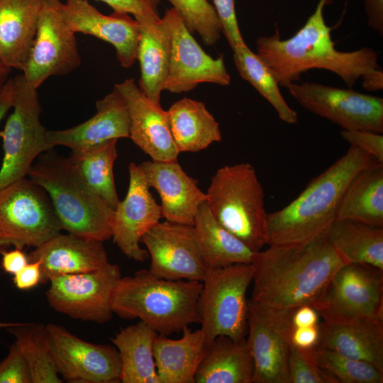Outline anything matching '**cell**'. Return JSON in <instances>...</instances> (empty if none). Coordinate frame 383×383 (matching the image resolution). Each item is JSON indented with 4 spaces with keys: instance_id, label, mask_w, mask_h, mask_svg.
<instances>
[{
    "instance_id": "cell-1",
    "label": "cell",
    "mask_w": 383,
    "mask_h": 383,
    "mask_svg": "<svg viewBox=\"0 0 383 383\" xmlns=\"http://www.w3.org/2000/svg\"><path fill=\"white\" fill-rule=\"evenodd\" d=\"M345 263L326 232L300 243L269 245L253 256L251 299L277 309L313 307Z\"/></svg>"
},
{
    "instance_id": "cell-2",
    "label": "cell",
    "mask_w": 383,
    "mask_h": 383,
    "mask_svg": "<svg viewBox=\"0 0 383 383\" xmlns=\"http://www.w3.org/2000/svg\"><path fill=\"white\" fill-rule=\"evenodd\" d=\"M327 0H319L314 12L292 37L282 40L279 30L256 40V54L270 68L279 86L286 88L298 82L311 69L333 72L350 88L367 71L379 67L377 52L365 47L343 52L338 50L331 38L323 9Z\"/></svg>"
},
{
    "instance_id": "cell-3",
    "label": "cell",
    "mask_w": 383,
    "mask_h": 383,
    "mask_svg": "<svg viewBox=\"0 0 383 383\" xmlns=\"http://www.w3.org/2000/svg\"><path fill=\"white\" fill-rule=\"evenodd\" d=\"M375 161L366 152L350 145L345 154L313 178L288 205L267 213V245L300 243L326 232L336 219L340 200L350 181Z\"/></svg>"
},
{
    "instance_id": "cell-4",
    "label": "cell",
    "mask_w": 383,
    "mask_h": 383,
    "mask_svg": "<svg viewBox=\"0 0 383 383\" xmlns=\"http://www.w3.org/2000/svg\"><path fill=\"white\" fill-rule=\"evenodd\" d=\"M201 289V282L169 280L141 270L119 279L111 308L121 318H139L158 334L168 336L200 323L198 301Z\"/></svg>"
},
{
    "instance_id": "cell-5",
    "label": "cell",
    "mask_w": 383,
    "mask_h": 383,
    "mask_svg": "<svg viewBox=\"0 0 383 383\" xmlns=\"http://www.w3.org/2000/svg\"><path fill=\"white\" fill-rule=\"evenodd\" d=\"M27 177L45 190L62 230L101 242L111 238L113 209L89 188L68 157L50 150L37 158Z\"/></svg>"
},
{
    "instance_id": "cell-6",
    "label": "cell",
    "mask_w": 383,
    "mask_h": 383,
    "mask_svg": "<svg viewBox=\"0 0 383 383\" xmlns=\"http://www.w3.org/2000/svg\"><path fill=\"white\" fill-rule=\"evenodd\" d=\"M206 194L211 213L229 233L253 252L267 245L264 190L251 164L219 168Z\"/></svg>"
},
{
    "instance_id": "cell-7",
    "label": "cell",
    "mask_w": 383,
    "mask_h": 383,
    "mask_svg": "<svg viewBox=\"0 0 383 383\" xmlns=\"http://www.w3.org/2000/svg\"><path fill=\"white\" fill-rule=\"evenodd\" d=\"M252 264L237 263L207 269L198 301L201 330L209 345L219 335L238 340L248 333V299Z\"/></svg>"
},
{
    "instance_id": "cell-8",
    "label": "cell",
    "mask_w": 383,
    "mask_h": 383,
    "mask_svg": "<svg viewBox=\"0 0 383 383\" xmlns=\"http://www.w3.org/2000/svg\"><path fill=\"white\" fill-rule=\"evenodd\" d=\"M13 111L0 132L4 151L0 189L26 177L37 158L53 149L48 140V130L40 121L42 108L38 89L23 74L13 77Z\"/></svg>"
},
{
    "instance_id": "cell-9",
    "label": "cell",
    "mask_w": 383,
    "mask_h": 383,
    "mask_svg": "<svg viewBox=\"0 0 383 383\" xmlns=\"http://www.w3.org/2000/svg\"><path fill=\"white\" fill-rule=\"evenodd\" d=\"M62 231L49 196L24 177L0 189V249L37 248Z\"/></svg>"
},
{
    "instance_id": "cell-10",
    "label": "cell",
    "mask_w": 383,
    "mask_h": 383,
    "mask_svg": "<svg viewBox=\"0 0 383 383\" xmlns=\"http://www.w3.org/2000/svg\"><path fill=\"white\" fill-rule=\"evenodd\" d=\"M313 308L323 320L383 322V270L345 263Z\"/></svg>"
},
{
    "instance_id": "cell-11",
    "label": "cell",
    "mask_w": 383,
    "mask_h": 383,
    "mask_svg": "<svg viewBox=\"0 0 383 383\" xmlns=\"http://www.w3.org/2000/svg\"><path fill=\"white\" fill-rule=\"evenodd\" d=\"M121 277L119 267L108 262L97 270L50 278L45 297L55 311L71 318L102 324L113 317L111 299Z\"/></svg>"
},
{
    "instance_id": "cell-12",
    "label": "cell",
    "mask_w": 383,
    "mask_h": 383,
    "mask_svg": "<svg viewBox=\"0 0 383 383\" xmlns=\"http://www.w3.org/2000/svg\"><path fill=\"white\" fill-rule=\"evenodd\" d=\"M305 109L343 130L383 133V99L322 84L294 82L286 87Z\"/></svg>"
},
{
    "instance_id": "cell-13",
    "label": "cell",
    "mask_w": 383,
    "mask_h": 383,
    "mask_svg": "<svg viewBox=\"0 0 383 383\" xmlns=\"http://www.w3.org/2000/svg\"><path fill=\"white\" fill-rule=\"evenodd\" d=\"M248 338L254 364L253 383H289L293 309L270 307L248 299Z\"/></svg>"
},
{
    "instance_id": "cell-14",
    "label": "cell",
    "mask_w": 383,
    "mask_h": 383,
    "mask_svg": "<svg viewBox=\"0 0 383 383\" xmlns=\"http://www.w3.org/2000/svg\"><path fill=\"white\" fill-rule=\"evenodd\" d=\"M62 4L60 0H43L35 39L22 70L36 89L52 76L72 72L82 62L75 33L62 16Z\"/></svg>"
},
{
    "instance_id": "cell-15",
    "label": "cell",
    "mask_w": 383,
    "mask_h": 383,
    "mask_svg": "<svg viewBox=\"0 0 383 383\" xmlns=\"http://www.w3.org/2000/svg\"><path fill=\"white\" fill-rule=\"evenodd\" d=\"M46 328L50 354L63 381L121 382V358L113 345L85 341L56 323H48Z\"/></svg>"
},
{
    "instance_id": "cell-16",
    "label": "cell",
    "mask_w": 383,
    "mask_h": 383,
    "mask_svg": "<svg viewBox=\"0 0 383 383\" xmlns=\"http://www.w3.org/2000/svg\"><path fill=\"white\" fill-rule=\"evenodd\" d=\"M172 38L171 56L163 91L181 94L202 83L227 86L231 76L223 56L213 58L196 42L174 8L166 10Z\"/></svg>"
},
{
    "instance_id": "cell-17",
    "label": "cell",
    "mask_w": 383,
    "mask_h": 383,
    "mask_svg": "<svg viewBox=\"0 0 383 383\" xmlns=\"http://www.w3.org/2000/svg\"><path fill=\"white\" fill-rule=\"evenodd\" d=\"M140 242L150 256L152 274L169 280L203 281L207 267L192 225L160 221Z\"/></svg>"
},
{
    "instance_id": "cell-18",
    "label": "cell",
    "mask_w": 383,
    "mask_h": 383,
    "mask_svg": "<svg viewBox=\"0 0 383 383\" xmlns=\"http://www.w3.org/2000/svg\"><path fill=\"white\" fill-rule=\"evenodd\" d=\"M129 184L126 197L113 209L111 238L128 258L144 262L149 257L141 248L142 237L162 218L160 205L150 192V187L138 165L128 166Z\"/></svg>"
},
{
    "instance_id": "cell-19",
    "label": "cell",
    "mask_w": 383,
    "mask_h": 383,
    "mask_svg": "<svg viewBox=\"0 0 383 383\" xmlns=\"http://www.w3.org/2000/svg\"><path fill=\"white\" fill-rule=\"evenodd\" d=\"M61 11L73 33L91 35L111 44L122 67L129 68L134 65L140 36V25L135 18L116 11L106 16L88 0H66L62 4Z\"/></svg>"
},
{
    "instance_id": "cell-20",
    "label": "cell",
    "mask_w": 383,
    "mask_h": 383,
    "mask_svg": "<svg viewBox=\"0 0 383 383\" xmlns=\"http://www.w3.org/2000/svg\"><path fill=\"white\" fill-rule=\"evenodd\" d=\"M115 87L123 97L130 116V138L155 161H177L179 154L172 138L167 111L127 79Z\"/></svg>"
},
{
    "instance_id": "cell-21",
    "label": "cell",
    "mask_w": 383,
    "mask_h": 383,
    "mask_svg": "<svg viewBox=\"0 0 383 383\" xmlns=\"http://www.w3.org/2000/svg\"><path fill=\"white\" fill-rule=\"evenodd\" d=\"M150 187L161 200L162 218L166 221L192 225L199 206L207 196L177 161L148 160L138 165Z\"/></svg>"
},
{
    "instance_id": "cell-22",
    "label": "cell",
    "mask_w": 383,
    "mask_h": 383,
    "mask_svg": "<svg viewBox=\"0 0 383 383\" xmlns=\"http://www.w3.org/2000/svg\"><path fill=\"white\" fill-rule=\"evenodd\" d=\"M96 112L87 121L70 128L48 131V142L54 148L72 151L92 148L110 140L130 138V116L126 101L114 87L96 104Z\"/></svg>"
},
{
    "instance_id": "cell-23",
    "label": "cell",
    "mask_w": 383,
    "mask_h": 383,
    "mask_svg": "<svg viewBox=\"0 0 383 383\" xmlns=\"http://www.w3.org/2000/svg\"><path fill=\"white\" fill-rule=\"evenodd\" d=\"M28 257L29 261H40V284L58 274L90 272L109 262L103 242L69 233L54 235L35 248Z\"/></svg>"
},
{
    "instance_id": "cell-24",
    "label": "cell",
    "mask_w": 383,
    "mask_h": 383,
    "mask_svg": "<svg viewBox=\"0 0 383 383\" xmlns=\"http://www.w3.org/2000/svg\"><path fill=\"white\" fill-rule=\"evenodd\" d=\"M317 347L365 361L383 372V322L324 319Z\"/></svg>"
},
{
    "instance_id": "cell-25",
    "label": "cell",
    "mask_w": 383,
    "mask_h": 383,
    "mask_svg": "<svg viewBox=\"0 0 383 383\" xmlns=\"http://www.w3.org/2000/svg\"><path fill=\"white\" fill-rule=\"evenodd\" d=\"M43 0H0V60L23 70L37 31Z\"/></svg>"
},
{
    "instance_id": "cell-26",
    "label": "cell",
    "mask_w": 383,
    "mask_h": 383,
    "mask_svg": "<svg viewBox=\"0 0 383 383\" xmlns=\"http://www.w3.org/2000/svg\"><path fill=\"white\" fill-rule=\"evenodd\" d=\"M140 36L137 60L140 63L138 87L152 101L160 103L171 56V30L167 18L137 20Z\"/></svg>"
},
{
    "instance_id": "cell-27",
    "label": "cell",
    "mask_w": 383,
    "mask_h": 383,
    "mask_svg": "<svg viewBox=\"0 0 383 383\" xmlns=\"http://www.w3.org/2000/svg\"><path fill=\"white\" fill-rule=\"evenodd\" d=\"M181 338L172 340L158 334L153 355L160 383H194L196 370L207 349L201 329L182 331Z\"/></svg>"
},
{
    "instance_id": "cell-28",
    "label": "cell",
    "mask_w": 383,
    "mask_h": 383,
    "mask_svg": "<svg viewBox=\"0 0 383 383\" xmlns=\"http://www.w3.org/2000/svg\"><path fill=\"white\" fill-rule=\"evenodd\" d=\"M254 364L246 339L219 335L207 347L194 383H253Z\"/></svg>"
},
{
    "instance_id": "cell-29",
    "label": "cell",
    "mask_w": 383,
    "mask_h": 383,
    "mask_svg": "<svg viewBox=\"0 0 383 383\" xmlns=\"http://www.w3.org/2000/svg\"><path fill=\"white\" fill-rule=\"evenodd\" d=\"M166 111L179 152H199L221 140L219 123L204 103L184 97Z\"/></svg>"
},
{
    "instance_id": "cell-30",
    "label": "cell",
    "mask_w": 383,
    "mask_h": 383,
    "mask_svg": "<svg viewBox=\"0 0 383 383\" xmlns=\"http://www.w3.org/2000/svg\"><path fill=\"white\" fill-rule=\"evenodd\" d=\"M193 227L197 244L207 269L237 263L251 264L255 252L224 228L204 201L196 213Z\"/></svg>"
},
{
    "instance_id": "cell-31",
    "label": "cell",
    "mask_w": 383,
    "mask_h": 383,
    "mask_svg": "<svg viewBox=\"0 0 383 383\" xmlns=\"http://www.w3.org/2000/svg\"><path fill=\"white\" fill-rule=\"evenodd\" d=\"M157 335L140 321L121 328L111 339L121 358V382L160 383L153 355V344Z\"/></svg>"
},
{
    "instance_id": "cell-32",
    "label": "cell",
    "mask_w": 383,
    "mask_h": 383,
    "mask_svg": "<svg viewBox=\"0 0 383 383\" xmlns=\"http://www.w3.org/2000/svg\"><path fill=\"white\" fill-rule=\"evenodd\" d=\"M336 219L383 226V163L375 161L350 181L340 200Z\"/></svg>"
},
{
    "instance_id": "cell-33",
    "label": "cell",
    "mask_w": 383,
    "mask_h": 383,
    "mask_svg": "<svg viewBox=\"0 0 383 383\" xmlns=\"http://www.w3.org/2000/svg\"><path fill=\"white\" fill-rule=\"evenodd\" d=\"M326 238L346 262L362 263L383 270V226L350 219H335Z\"/></svg>"
},
{
    "instance_id": "cell-34",
    "label": "cell",
    "mask_w": 383,
    "mask_h": 383,
    "mask_svg": "<svg viewBox=\"0 0 383 383\" xmlns=\"http://www.w3.org/2000/svg\"><path fill=\"white\" fill-rule=\"evenodd\" d=\"M117 140L113 139L86 150L72 151L68 156L89 188L113 209L120 201L113 179Z\"/></svg>"
},
{
    "instance_id": "cell-35",
    "label": "cell",
    "mask_w": 383,
    "mask_h": 383,
    "mask_svg": "<svg viewBox=\"0 0 383 383\" xmlns=\"http://www.w3.org/2000/svg\"><path fill=\"white\" fill-rule=\"evenodd\" d=\"M23 355L30 372L32 383H62L52 360L46 325L19 323L6 328Z\"/></svg>"
},
{
    "instance_id": "cell-36",
    "label": "cell",
    "mask_w": 383,
    "mask_h": 383,
    "mask_svg": "<svg viewBox=\"0 0 383 383\" xmlns=\"http://www.w3.org/2000/svg\"><path fill=\"white\" fill-rule=\"evenodd\" d=\"M233 62L240 77L248 82L274 109L284 122L295 124L298 115L282 95L279 84L266 64L243 43L233 50Z\"/></svg>"
},
{
    "instance_id": "cell-37",
    "label": "cell",
    "mask_w": 383,
    "mask_h": 383,
    "mask_svg": "<svg viewBox=\"0 0 383 383\" xmlns=\"http://www.w3.org/2000/svg\"><path fill=\"white\" fill-rule=\"evenodd\" d=\"M314 353L318 366L337 383L383 382V372L370 363L319 347Z\"/></svg>"
},
{
    "instance_id": "cell-38",
    "label": "cell",
    "mask_w": 383,
    "mask_h": 383,
    "mask_svg": "<svg viewBox=\"0 0 383 383\" xmlns=\"http://www.w3.org/2000/svg\"><path fill=\"white\" fill-rule=\"evenodd\" d=\"M182 18L188 30L197 33L204 45L220 40L222 26L214 6L207 0H167Z\"/></svg>"
},
{
    "instance_id": "cell-39",
    "label": "cell",
    "mask_w": 383,
    "mask_h": 383,
    "mask_svg": "<svg viewBox=\"0 0 383 383\" xmlns=\"http://www.w3.org/2000/svg\"><path fill=\"white\" fill-rule=\"evenodd\" d=\"M314 350L291 345L287 360L289 383H337L318 366Z\"/></svg>"
},
{
    "instance_id": "cell-40",
    "label": "cell",
    "mask_w": 383,
    "mask_h": 383,
    "mask_svg": "<svg viewBox=\"0 0 383 383\" xmlns=\"http://www.w3.org/2000/svg\"><path fill=\"white\" fill-rule=\"evenodd\" d=\"M0 383H32L28 365L15 342L0 362Z\"/></svg>"
},
{
    "instance_id": "cell-41",
    "label": "cell",
    "mask_w": 383,
    "mask_h": 383,
    "mask_svg": "<svg viewBox=\"0 0 383 383\" xmlns=\"http://www.w3.org/2000/svg\"><path fill=\"white\" fill-rule=\"evenodd\" d=\"M225 35L232 50L245 43L239 28L234 0H212Z\"/></svg>"
},
{
    "instance_id": "cell-42",
    "label": "cell",
    "mask_w": 383,
    "mask_h": 383,
    "mask_svg": "<svg viewBox=\"0 0 383 383\" xmlns=\"http://www.w3.org/2000/svg\"><path fill=\"white\" fill-rule=\"evenodd\" d=\"M109 5L113 11L134 16L136 20L158 21L160 0H98Z\"/></svg>"
},
{
    "instance_id": "cell-43",
    "label": "cell",
    "mask_w": 383,
    "mask_h": 383,
    "mask_svg": "<svg viewBox=\"0 0 383 383\" xmlns=\"http://www.w3.org/2000/svg\"><path fill=\"white\" fill-rule=\"evenodd\" d=\"M340 135L350 145L361 149L383 163L382 133L363 130H342Z\"/></svg>"
},
{
    "instance_id": "cell-44",
    "label": "cell",
    "mask_w": 383,
    "mask_h": 383,
    "mask_svg": "<svg viewBox=\"0 0 383 383\" xmlns=\"http://www.w3.org/2000/svg\"><path fill=\"white\" fill-rule=\"evenodd\" d=\"M40 280L41 267L38 260L29 261L24 267L13 275V282L20 290H30L40 284Z\"/></svg>"
},
{
    "instance_id": "cell-45",
    "label": "cell",
    "mask_w": 383,
    "mask_h": 383,
    "mask_svg": "<svg viewBox=\"0 0 383 383\" xmlns=\"http://www.w3.org/2000/svg\"><path fill=\"white\" fill-rule=\"evenodd\" d=\"M319 336V324L292 328L290 335L291 345L302 350H312L318 346Z\"/></svg>"
},
{
    "instance_id": "cell-46",
    "label": "cell",
    "mask_w": 383,
    "mask_h": 383,
    "mask_svg": "<svg viewBox=\"0 0 383 383\" xmlns=\"http://www.w3.org/2000/svg\"><path fill=\"white\" fill-rule=\"evenodd\" d=\"M1 255V267L7 274L14 275L28 262L29 260L23 249L14 248L7 250L6 248L0 249Z\"/></svg>"
},
{
    "instance_id": "cell-47",
    "label": "cell",
    "mask_w": 383,
    "mask_h": 383,
    "mask_svg": "<svg viewBox=\"0 0 383 383\" xmlns=\"http://www.w3.org/2000/svg\"><path fill=\"white\" fill-rule=\"evenodd\" d=\"M319 314L311 306L303 305L293 309L292 328L307 327L319 324Z\"/></svg>"
},
{
    "instance_id": "cell-48",
    "label": "cell",
    "mask_w": 383,
    "mask_h": 383,
    "mask_svg": "<svg viewBox=\"0 0 383 383\" xmlns=\"http://www.w3.org/2000/svg\"><path fill=\"white\" fill-rule=\"evenodd\" d=\"M367 24L374 30L383 35V0H364Z\"/></svg>"
},
{
    "instance_id": "cell-49",
    "label": "cell",
    "mask_w": 383,
    "mask_h": 383,
    "mask_svg": "<svg viewBox=\"0 0 383 383\" xmlns=\"http://www.w3.org/2000/svg\"><path fill=\"white\" fill-rule=\"evenodd\" d=\"M360 78L365 90L377 91L383 89V71L380 67L365 72Z\"/></svg>"
},
{
    "instance_id": "cell-50",
    "label": "cell",
    "mask_w": 383,
    "mask_h": 383,
    "mask_svg": "<svg viewBox=\"0 0 383 383\" xmlns=\"http://www.w3.org/2000/svg\"><path fill=\"white\" fill-rule=\"evenodd\" d=\"M13 102V81L10 77L0 90V123L10 109Z\"/></svg>"
},
{
    "instance_id": "cell-51",
    "label": "cell",
    "mask_w": 383,
    "mask_h": 383,
    "mask_svg": "<svg viewBox=\"0 0 383 383\" xmlns=\"http://www.w3.org/2000/svg\"><path fill=\"white\" fill-rule=\"evenodd\" d=\"M11 69L4 65L0 60V90L10 78Z\"/></svg>"
},
{
    "instance_id": "cell-52",
    "label": "cell",
    "mask_w": 383,
    "mask_h": 383,
    "mask_svg": "<svg viewBox=\"0 0 383 383\" xmlns=\"http://www.w3.org/2000/svg\"><path fill=\"white\" fill-rule=\"evenodd\" d=\"M16 322L15 323H10V322H0V329H2V328H4L6 329V328H9L10 326H12L13 325L16 324Z\"/></svg>"
}]
</instances>
